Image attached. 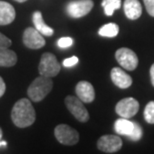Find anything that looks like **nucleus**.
<instances>
[{"label":"nucleus","instance_id":"obj_11","mask_svg":"<svg viewBox=\"0 0 154 154\" xmlns=\"http://www.w3.org/2000/svg\"><path fill=\"white\" fill-rule=\"evenodd\" d=\"M75 92L77 94V97L82 102L91 103L95 98L94 88L91 83L88 81H80L77 83L75 87Z\"/></svg>","mask_w":154,"mask_h":154},{"label":"nucleus","instance_id":"obj_4","mask_svg":"<svg viewBox=\"0 0 154 154\" xmlns=\"http://www.w3.org/2000/svg\"><path fill=\"white\" fill-rule=\"evenodd\" d=\"M56 139L64 145H75L79 141V133L67 124H59L54 129Z\"/></svg>","mask_w":154,"mask_h":154},{"label":"nucleus","instance_id":"obj_17","mask_svg":"<svg viewBox=\"0 0 154 154\" xmlns=\"http://www.w3.org/2000/svg\"><path fill=\"white\" fill-rule=\"evenodd\" d=\"M17 62V55L9 48H0V66L11 67Z\"/></svg>","mask_w":154,"mask_h":154},{"label":"nucleus","instance_id":"obj_26","mask_svg":"<svg viewBox=\"0 0 154 154\" xmlns=\"http://www.w3.org/2000/svg\"><path fill=\"white\" fill-rule=\"evenodd\" d=\"M5 90H6L5 82H4V80L2 79V77L0 76V97L3 96V94L5 93Z\"/></svg>","mask_w":154,"mask_h":154},{"label":"nucleus","instance_id":"obj_2","mask_svg":"<svg viewBox=\"0 0 154 154\" xmlns=\"http://www.w3.org/2000/svg\"><path fill=\"white\" fill-rule=\"evenodd\" d=\"M52 87H53V81L50 77L39 75L29 85L27 89V94L30 100L39 102L47 96V94H49V92L52 90Z\"/></svg>","mask_w":154,"mask_h":154},{"label":"nucleus","instance_id":"obj_28","mask_svg":"<svg viewBox=\"0 0 154 154\" xmlns=\"http://www.w3.org/2000/svg\"><path fill=\"white\" fill-rule=\"evenodd\" d=\"M150 78H151V83L154 86V63L150 67Z\"/></svg>","mask_w":154,"mask_h":154},{"label":"nucleus","instance_id":"obj_14","mask_svg":"<svg viewBox=\"0 0 154 154\" xmlns=\"http://www.w3.org/2000/svg\"><path fill=\"white\" fill-rule=\"evenodd\" d=\"M16 12L10 3L0 0V25H7L14 21Z\"/></svg>","mask_w":154,"mask_h":154},{"label":"nucleus","instance_id":"obj_18","mask_svg":"<svg viewBox=\"0 0 154 154\" xmlns=\"http://www.w3.org/2000/svg\"><path fill=\"white\" fill-rule=\"evenodd\" d=\"M119 33V26L115 23H108L103 25L98 30V34L102 37H110L113 38L118 35Z\"/></svg>","mask_w":154,"mask_h":154},{"label":"nucleus","instance_id":"obj_21","mask_svg":"<svg viewBox=\"0 0 154 154\" xmlns=\"http://www.w3.org/2000/svg\"><path fill=\"white\" fill-rule=\"evenodd\" d=\"M142 128H141V126L138 124V123L135 122V126H134V129H133V132L129 135L128 138L132 141H138L141 139V137H142Z\"/></svg>","mask_w":154,"mask_h":154},{"label":"nucleus","instance_id":"obj_24","mask_svg":"<svg viewBox=\"0 0 154 154\" xmlns=\"http://www.w3.org/2000/svg\"><path fill=\"white\" fill-rule=\"evenodd\" d=\"M11 43H12L11 40L7 36H5L4 34H2L0 32V48H9Z\"/></svg>","mask_w":154,"mask_h":154},{"label":"nucleus","instance_id":"obj_15","mask_svg":"<svg viewBox=\"0 0 154 154\" xmlns=\"http://www.w3.org/2000/svg\"><path fill=\"white\" fill-rule=\"evenodd\" d=\"M135 126V122L130 121L128 118H119L117 119L114 123V129L117 134L124 135V136H129L133 132Z\"/></svg>","mask_w":154,"mask_h":154},{"label":"nucleus","instance_id":"obj_10","mask_svg":"<svg viewBox=\"0 0 154 154\" xmlns=\"http://www.w3.org/2000/svg\"><path fill=\"white\" fill-rule=\"evenodd\" d=\"M23 43L30 49H39L45 45V39L35 27H27L23 33Z\"/></svg>","mask_w":154,"mask_h":154},{"label":"nucleus","instance_id":"obj_9","mask_svg":"<svg viewBox=\"0 0 154 154\" xmlns=\"http://www.w3.org/2000/svg\"><path fill=\"white\" fill-rule=\"evenodd\" d=\"M97 147L102 152L114 153L122 147V140L117 135H103L98 139Z\"/></svg>","mask_w":154,"mask_h":154},{"label":"nucleus","instance_id":"obj_27","mask_svg":"<svg viewBox=\"0 0 154 154\" xmlns=\"http://www.w3.org/2000/svg\"><path fill=\"white\" fill-rule=\"evenodd\" d=\"M2 136H3V133H2V129L0 128V148L2 147H6L7 146V142L4 140H2Z\"/></svg>","mask_w":154,"mask_h":154},{"label":"nucleus","instance_id":"obj_7","mask_svg":"<svg viewBox=\"0 0 154 154\" xmlns=\"http://www.w3.org/2000/svg\"><path fill=\"white\" fill-rule=\"evenodd\" d=\"M65 104L68 108L70 113L75 117L80 122H87L89 119V113L85 106L83 105V102L78 97L75 96H67L65 98Z\"/></svg>","mask_w":154,"mask_h":154},{"label":"nucleus","instance_id":"obj_22","mask_svg":"<svg viewBox=\"0 0 154 154\" xmlns=\"http://www.w3.org/2000/svg\"><path fill=\"white\" fill-rule=\"evenodd\" d=\"M73 39L71 37H61L57 41V45L60 48H68L73 44Z\"/></svg>","mask_w":154,"mask_h":154},{"label":"nucleus","instance_id":"obj_16","mask_svg":"<svg viewBox=\"0 0 154 154\" xmlns=\"http://www.w3.org/2000/svg\"><path fill=\"white\" fill-rule=\"evenodd\" d=\"M32 20H33V23H34V27L42 35H45V36L53 35L54 30L44 22L43 17H42V13L40 11H35L34 13H33Z\"/></svg>","mask_w":154,"mask_h":154},{"label":"nucleus","instance_id":"obj_12","mask_svg":"<svg viewBox=\"0 0 154 154\" xmlns=\"http://www.w3.org/2000/svg\"><path fill=\"white\" fill-rule=\"evenodd\" d=\"M111 80L112 82L121 89H126L132 84V78L130 75H128L124 70H122L119 67H114L111 69Z\"/></svg>","mask_w":154,"mask_h":154},{"label":"nucleus","instance_id":"obj_1","mask_svg":"<svg viewBox=\"0 0 154 154\" xmlns=\"http://www.w3.org/2000/svg\"><path fill=\"white\" fill-rule=\"evenodd\" d=\"M11 119L14 125L19 128L28 127L35 122V110L29 99L22 98L14 104L11 110Z\"/></svg>","mask_w":154,"mask_h":154},{"label":"nucleus","instance_id":"obj_23","mask_svg":"<svg viewBox=\"0 0 154 154\" xmlns=\"http://www.w3.org/2000/svg\"><path fill=\"white\" fill-rule=\"evenodd\" d=\"M78 57L77 56H71V57H69V58H66V59H64L63 60V66L64 67H72V66H74L76 65L77 63H78Z\"/></svg>","mask_w":154,"mask_h":154},{"label":"nucleus","instance_id":"obj_29","mask_svg":"<svg viewBox=\"0 0 154 154\" xmlns=\"http://www.w3.org/2000/svg\"><path fill=\"white\" fill-rule=\"evenodd\" d=\"M15 1H17V2H20V3H22V2H25V1H27V0H15Z\"/></svg>","mask_w":154,"mask_h":154},{"label":"nucleus","instance_id":"obj_20","mask_svg":"<svg viewBox=\"0 0 154 154\" xmlns=\"http://www.w3.org/2000/svg\"><path fill=\"white\" fill-rule=\"evenodd\" d=\"M144 118L149 124H154V101H150L144 108Z\"/></svg>","mask_w":154,"mask_h":154},{"label":"nucleus","instance_id":"obj_3","mask_svg":"<svg viewBox=\"0 0 154 154\" xmlns=\"http://www.w3.org/2000/svg\"><path fill=\"white\" fill-rule=\"evenodd\" d=\"M61 66L54 54L45 52L42 54L38 65L39 74L45 77H54L60 72Z\"/></svg>","mask_w":154,"mask_h":154},{"label":"nucleus","instance_id":"obj_19","mask_svg":"<svg viewBox=\"0 0 154 154\" xmlns=\"http://www.w3.org/2000/svg\"><path fill=\"white\" fill-rule=\"evenodd\" d=\"M101 6L104 9V13L107 16H111L115 10L121 7V0H103Z\"/></svg>","mask_w":154,"mask_h":154},{"label":"nucleus","instance_id":"obj_6","mask_svg":"<svg viewBox=\"0 0 154 154\" xmlns=\"http://www.w3.org/2000/svg\"><path fill=\"white\" fill-rule=\"evenodd\" d=\"M93 6L94 3L92 0H73L67 3L66 12L70 17L80 18L87 15Z\"/></svg>","mask_w":154,"mask_h":154},{"label":"nucleus","instance_id":"obj_8","mask_svg":"<svg viewBox=\"0 0 154 154\" xmlns=\"http://www.w3.org/2000/svg\"><path fill=\"white\" fill-rule=\"evenodd\" d=\"M139 110V103L132 97L123 98L116 104L115 111L122 118H131Z\"/></svg>","mask_w":154,"mask_h":154},{"label":"nucleus","instance_id":"obj_25","mask_svg":"<svg viewBox=\"0 0 154 154\" xmlns=\"http://www.w3.org/2000/svg\"><path fill=\"white\" fill-rule=\"evenodd\" d=\"M145 8L150 16L154 17V0H143Z\"/></svg>","mask_w":154,"mask_h":154},{"label":"nucleus","instance_id":"obj_5","mask_svg":"<svg viewBox=\"0 0 154 154\" xmlns=\"http://www.w3.org/2000/svg\"><path fill=\"white\" fill-rule=\"evenodd\" d=\"M115 58L119 65L129 71H133L138 65V57L131 49L122 47L115 52Z\"/></svg>","mask_w":154,"mask_h":154},{"label":"nucleus","instance_id":"obj_13","mask_svg":"<svg viewBox=\"0 0 154 154\" xmlns=\"http://www.w3.org/2000/svg\"><path fill=\"white\" fill-rule=\"evenodd\" d=\"M123 8L126 17L130 20H136L142 14V6L138 0H125Z\"/></svg>","mask_w":154,"mask_h":154}]
</instances>
